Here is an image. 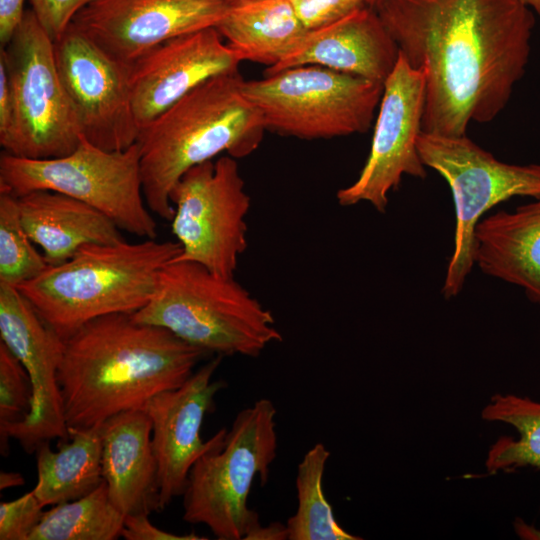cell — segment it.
I'll list each match as a JSON object with an SVG mask.
<instances>
[{"label": "cell", "mask_w": 540, "mask_h": 540, "mask_svg": "<svg viewBox=\"0 0 540 540\" xmlns=\"http://www.w3.org/2000/svg\"><path fill=\"white\" fill-rule=\"evenodd\" d=\"M241 62L216 27L151 49L130 65L131 102L139 130L203 82L239 71Z\"/></svg>", "instance_id": "obj_17"}, {"label": "cell", "mask_w": 540, "mask_h": 540, "mask_svg": "<svg viewBox=\"0 0 540 540\" xmlns=\"http://www.w3.org/2000/svg\"><path fill=\"white\" fill-rule=\"evenodd\" d=\"M481 415L487 421L513 426L519 435L501 437L492 445L485 462L488 472L540 469V402L514 394H496Z\"/></svg>", "instance_id": "obj_24"}, {"label": "cell", "mask_w": 540, "mask_h": 540, "mask_svg": "<svg viewBox=\"0 0 540 540\" xmlns=\"http://www.w3.org/2000/svg\"><path fill=\"white\" fill-rule=\"evenodd\" d=\"M399 59V49L376 10L363 8L329 25L308 30L301 44L264 75L317 65L384 83Z\"/></svg>", "instance_id": "obj_18"}, {"label": "cell", "mask_w": 540, "mask_h": 540, "mask_svg": "<svg viewBox=\"0 0 540 540\" xmlns=\"http://www.w3.org/2000/svg\"><path fill=\"white\" fill-rule=\"evenodd\" d=\"M473 259L483 273L521 287L540 305V199L481 219Z\"/></svg>", "instance_id": "obj_21"}, {"label": "cell", "mask_w": 540, "mask_h": 540, "mask_svg": "<svg viewBox=\"0 0 540 540\" xmlns=\"http://www.w3.org/2000/svg\"><path fill=\"white\" fill-rule=\"evenodd\" d=\"M216 29L241 61L267 68L289 56L308 32L290 0H232Z\"/></svg>", "instance_id": "obj_22"}, {"label": "cell", "mask_w": 540, "mask_h": 540, "mask_svg": "<svg viewBox=\"0 0 540 540\" xmlns=\"http://www.w3.org/2000/svg\"><path fill=\"white\" fill-rule=\"evenodd\" d=\"M379 0L376 1V3L378 2Z\"/></svg>", "instance_id": "obj_39"}, {"label": "cell", "mask_w": 540, "mask_h": 540, "mask_svg": "<svg viewBox=\"0 0 540 540\" xmlns=\"http://www.w3.org/2000/svg\"><path fill=\"white\" fill-rule=\"evenodd\" d=\"M121 536L126 540H203L194 533L178 535L162 530L151 523L149 514H128L124 518Z\"/></svg>", "instance_id": "obj_33"}, {"label": "cell", "mask_w": 540, "mask_h": 540, "mask_svg": "<svg viewBox=\"0 0 540 540\" xmlns=\"http://www.w3.org/2000/svg\"><path fill=\"white\" fill-rule=\"evenodd\" d=\"M31 10L55 42L67 30L76 14L94 0H29Z\"/></svg>", "instance_id": "obj_31"}, {"label": "cell", "mask_w": 540, "mask_h": 540, "mask_svg": "<svg viewBox=\"0 0 540 540\" xmlns=\"http://www.w3.org/2000/svg\"><path fill=\"white\" fill-rule=\"evenodd\" d=\"M424 105V75L399 53L394 70L383 83L367 160L357 179L336 194L341 206L368 202L384 213L389 193L399 187L404 175L426 177L416 145Z\"/></svg>", "instance_id": "obj_12"}, {"label": "cell", "mask_w": 540, "mask_h": 540, "mask_svg": "<svg viewBox=\"0 0 540 540\" xmlns=\"http://www.w3.org/2000/svg\"><path fill=\"white\" fill-rule=\"evenodd\" d=\"M513 526L519 538L525 540H540V530L526 523L523 519L517 518L514 521Z\"/></svg>", "instance_id": "obj_36"}, {"label": "cell", "mask_w": 540, "mask_h": 540, "mask_svg": "<svg viewBox=\"0 0 540 540\" xmlns=\"http://www.w3.org/2000/svg\"><path fill=\"white\" fill-rule=\"evenodd\" d=\"M246 540H284L288 539V532L286 525L280 522L271 523L268 526L258 525L252 532H250Z\"/></svg>", "instance_id": "obj_35"}, {"label": "cell", "mask_w": 540, "mask_h": 540, "mask_svg": "<svg viewBox=\"0 0 540 540\" xmlns=\"http://www.w3.org/2000/svg\"><path fill=\"white\" fill-rule=\"evenodd\" d=\"M25 480L20 473L17 472H4L0 473V489H8L17 486H22Z\"/></svg>", "instance_id": "obj_37"}, {"label": "cell", "mask_w": 540, "mask_h": 540, "mask_svg": "<svg viewBox=\"0 0 540 540\" xmlns=\"http://www.w3.org/2000/svg\"><path fill=\"white\" fill-rule=\"evenodd\" d=\"M330 452L315 444L298 464L296 490L298 506L286 528L289 540H358L336 521L323 489V476Z\"/></svg>", "instance_id": "obj_26"}, {"label": "cell", "mask_w": 540, "mask_h": 540, "mask_svg": "<svg viewBox=\"0 0 540 540\" xmlns=\"http://www.w3.org/2000/svg\"><path fill=\"white\" fill-rule=\"evenodd\" d=\"M31 403L32 386L25 368L0 342V431L23 421Z\"/></svg>", "instance_id": "obj_28"}, {"label": "cell", "mask_w": 540, "mask_h": 540, "mask_svg": "<svg viewBox=\"0 0 540 540\" xmlns=\"http://www.w3.org/2000/svg\"><path fill=\"white\" fill-rule=\"evenodd\" d=\"M399 53L425 79L422 131L466 135L506 107L526 71L534 12L518 0H379Z\"/></svg>", "instance_id": "obj_1"}, {"label": "cell", "mask_w": 540, "mask_h": 540, "mask_svg": "<svg viewBox=\"0 0 540 540\" xmlns=\"http://www.w3.org/2000/svg\"><path fill=\"white\" fill-rule=\"evenodd\" d=\"M70 441L57 452L50 441L41 443L36 453L37 483L32 489L42 507L79 499L103 481L102 444L98 428H69Z\"/></svg>", "instance_id": "obj_23"}, {"label": "cell", "mask_w": 540, "mask_h": 540, "mask_svg": "<svg viewBox=\"0 0 540 540\" xmlns=\"http://www.w3.org/2000/svg\"><path fill=\"white\" fill-rule=\"evenodd\" d=\"M132 316L223 357H258L268 345L282 341L271 311L234 277L192 261L168 263L150 301Z\"/></svg>", "instance_id": "obj_5"}, {"label": "cell", "mask_w": 540, "mask_h": 540, "mask_svg": "<svg viewBox=\"0 0 540 540\" xmlns=\"http://www.w3.org/2000/svg\"><path fill=\"white\" fill-rule=\"evenodd\" d=\"M417 150L423 164L448 183L455 207L454 249L442 287L445 298L457 296L474 266V233L481 217L515 196L540 199V164L502 162L466 135L421 131Z\"/></svg>", "instance_id": "obj_9"}, {"label": "cell", "mask_w": 540, "mask_h": 540, "mask_svg": "<svg viewBox=\"0 0 540 540\" xmlns=\"http://www.w3.org/2000/svg\"><path fill=\"white\" fill-rule=\"evenodd\" d=\"M21 223L48 265H58L88 244L124 240L104 213L67 195L38 190L16 196Z\"/></svg>", "instance_id": "obj_20"}, {"label": "cell", "mask_w": 540, "mask_h": 540, "mask_svg": "<svg viewBox=\"0 0 540 540\" xmlns=\"http://www.w3.org/2000/svg\"><path fill=\"white\" fill-rule=\"evenodd\" d=\"M266 130L305 140L365 133L383 83L317 65L287 68L243 82Z\"/></svg>", "instance_id": "obj_8"}, {"label": "cell", "mask_w": 540, "mask_h": 540, "mask_svg": "<svg viewBox=\"0 0 540 540\" xmlns=\"http://www.w3.org/2000/svg\"><path fill=\"white\" fill-rule=\"evenodd\" d=\"M17 141V117L5 63L0 59V145L13 154Z\"/></svg>", "instance_id": "obj_32"}, {"label": "cell", "mask_w": 540, "mask_h": 540, "mask_svg": "<svg viewBox=\"0 0 540 540\" xmlns=\"http://www.w3.org/2000/svg\"><path fill=\"white\" fill-rule=\"evenodd\" d=\"M222 358L215 355L181 386L159 393L144 408L152 421L160 511L183 495L194 463L225 441L226 428L206 441L200 435L205 416L214 407L216 395L227 385L222 380H213Z\"/></svg>", "instance_id": "obj_16"}, {"label": "cell", "mask_w": 540, "mask_h": 540, "mask_svg": "<svg viewBox=\"0 0 540 540\" xmlns=\"http://www.w3.org/2000/svg\"><path fill=\"white\" fill-rule=\"evenodd\" d=\"M38 190L86 203L129 234L143 239L157 237V223L143 195L137 142L124 150L108 151L82 137L71 153L48 159L3 152L0 191L21 196Z\"/></svg>", "instance_id": "obj_7"}, {"label": "cell", "mask_w": 540, "mask_h": 540, "mask_svg": "<svg viewBox=\"0 0 540 540\" xmlns=\"http://www.w3.org/2000/svg\"><path fill=\"white\" fill-rule=\"evenodd\" d=\"M377 0H290L308 30L336 22L363 8H374Z\"/></svg>", "instance_id": "obj_30"}, {"label": "cell", "mask_w": 540, "mask_h": 540, "mask_svg": "<svg viewBox=\"0 0 540 540\" xmlns=\"http://www.w3.org/2000/svg\"><path fill=\"white\" fill-rule=\"evenodd\" d=\"M25 0H0V43L5 46L17 26L19 25L25 10Z\"/></svg>", "instance_id": "obj_34"}, {"label": "cell", "mask_w": 540, "mask_h": 540, "mask_svg": "<svg viewBox=\"0 0 540 540\" xmlns=\"http://www.w3.org/2000/svg\"><path fill=\"white\" fill-rule=\"evenodd\" d=\"M243 82L239 71L215 76L140 130L143 195L160 218L171 221L170 193L187 170L222 153L241 159L259 147L266 128Z\"/></svg>", "instance_id": "obj_3"}, {"label": "cell", "mask_w": 540, "mask_h": 540, "mask_svg": "<svg viewBox=\"0 0 540 540\" xmlns=\"http://www.w3.org/2000/svg\"><path fill=\"white\" fill-rule=\"evenodd\" d=\"M540 17V0H518Z\"/></svg>", "instance_id": "obj_38"}, {"label": "cell", "mask_w": 540, "mask_h": 540, "mask_svg": "<svg viewBox=\"0 0 540 540\" xmlns=\"http://www.w3.org/2000/svg\"><path fill=\"white\" fill-rule=\"evenodd\" d=\"M99 429L102 474L112 504L124 515L160 511L152 421L147 412H121Z\"/></svg>", "instance_id": "obj_19"}, {"label": "cell", "mask_w": 540, "mask_h": 540, "mask_svg": "<svg viewBox=\"0 0 540 540\" xmlns=\"http://www.w3.org/2000/svg\"><path fill=\"white\" fill-rule=\"evenodd\" d=\"M207 351L132 314L95 318L64 340L58 382L69 428H98L181 386Z\"/></svg>", "instance_id": "obj_2"}, {"label": "cell", "mask_w": 540, "mask_h": 540, "mask_svg": "<svg viewBox=\"0 0 540 540\" xmlns=\"http://www.w3.org/2000/svg\"><path fill=\"white\" fill-rule=\"evenodd\" d=\"M181 251L177 241L156 239L88 244L17 288L65 340L95 318L143 308L161 270Z\"/></svg>", "instance_id": "obj_4"}, {"label": "cell", "mask_w": 540, "mask_h": 540, "mask_svg": "<svg viewBox=\"0 0 540 540\" xmlns=\"http://www.w3.org/2000/svg\"><path fill=\"white\" fill-rule=\"evenodd\" d=\"M1 342L25 368L32 386L27 417L0 431V450L16 439L27 453L54 438L67 440L68 427L58 382L64 340L40 317L17 287L0 284Z\"/></svg>", "instance_id": "obj_13"}, {"label": "cell", "mask_w": 540, "mask_h": 540, "mask_svg": "<svg viewBox=\"0 0 540 540\" xmlns=\"http://www.w3.org/2000/svg\"><path fill=\"white\" fill-rule=\"evenodd\" d=\"M232 0H94L72 24L115 60L131 65L172 38L216 27Z\"/></svg>", "instance_id": "obj_15"}, {"label": "cell", "mask_w": 540, "mask_h": 540, "mask_svg": "<svg viewBox=\"0 0 540 540\" xmlns=\"http://www.w3.org/2000/svg\"><path fill=\"white\" fill-rule=\"evenodd\" d=\"M21 223L17 197L0 191V284L18 287L49 265Z\"/></svg>", "instance_id": "obj_27"}, {"label": "cell", "mask_w": 540, "mask_h": 540, "mask_svg": "<svg viewBox=\"0 0 540 540\" xmlns=\"http://www.w3.org/2000/svg\"><path fill=\"white\" fill-rule=\"evenodd\" d=\"M58 73L84 138L108 151L137 142L130 65L97 46L72 23L54 42Z\"/></svg>", "instance_id": "obj_14"}, {"label": "cell", "mask_w": 540, "mask_h": 540, "mask_svg": "<svg viewBox=\"0 0 540 540\" xmlns=\"http://www.w3.org/2000/svg\"><path fill=\"white\" fill-rule=\"evenodd\" d=\"M33 490L0 503V540H29L44 511Z\"/></svg>", "instance_id": "obj_29"}, {"label": "cell", "mask_w": 540, "mask_h": 540, "mask_svg": "<svg viewBox=\"0 0 540 540\" xmlns=\"http://www.w3.org/2000/svg\"><path fill=\"white\" fill-rule=\"evenodd\" d=\"M124 518L103 481L91 493L44 512L29 540H114L121 536Z\"/></svg>", "instance_id": "obj_25"}, {"label": "cell", "mask_w": 540, "mask_h": 540, "mask_svg": "<svg viewBox=\"0 0 540 540\" xmlns=\"http://www.w3.org/2000/svg\"><path fill=\"white\" fill-rule=\"evenodd\" d=\"M276 409L261 398L241 410L222 446L192 466L183 497V520L206 525L220 540H240L260 525L248 507L256 476L265 484L277 456Z\"/></svg>", "instance_id": "obj_6"}, {"label": "cell", "mask_w": 540, "mask_h": 540, "mask_svg": "<svg viewBox=\"0 0 540 540\" xmlns=\"http://www.w3.org/2000/svg\"><path fill=\"white\" fill-rule=\"evenodd\" d=\"M17 117L13 156L48 159L74 151L83 137L60 79L54 41L34 12L25 10L10 41L1 46Z\"/></svg>", "instance_id": "obj_10"}, {"label": "cell", "mask_w": 540, "mask_h": 540, "mask_svg": "<svg viewBox=\"0 0 540 540\" xmlns=\"http://www.w3.org/2000/svg\"><path fill=\"white\" fill-rule=\"evenodd\" d=\"M170 200L171 229L182 249L174 260L196 262L217 275L234 277L248 246L250 209L237 159L226 154L190 168L173 187Z\"/></svg>", "instance_id": "obj_11"}]
</instances>
